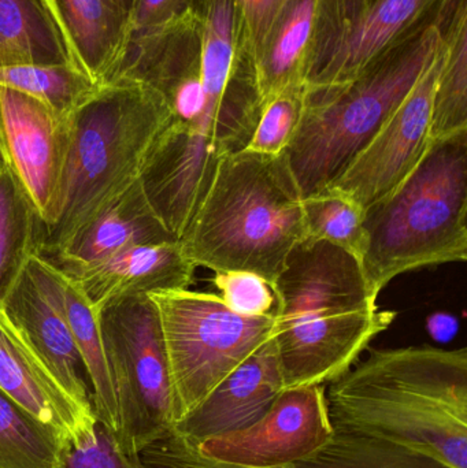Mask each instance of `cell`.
<instances>
[{
  "instance_id": "obj_22",
  "label": "cell",
  "mask_w": 467,
  "mask_h": 468,
  "mask_svg": "<svg viewBox=\"0 0 467 468\" xmlns=\"http://www.w3.org/2000/svg\"><path fill=\"white\" fill-rule=\"evenodd\" d=\"M70 439L0 389V468H62Z\"/></svg>"
},
{
  "instance_id": "obj_35",
  "label": "cell",
  "mask_w": 467,
  "mask_h": 468,
  "mask_svg": "<svg viewBox=\"0 0 467 468\" xmlns=\"http://www.w3.org/2000/svg\"><path fill=\"white\" fill-rule=\"evenodd\" d=\"M118 5L125 11V14L128 13L129 5H131L132 0H115Z\"/></svg>"
},
{
  "instance_id": "obj_8",
  "label": "cell",
  "mask_w": 467,
  "mask_h": 468,
  "mask_svg": "<svg viewBox=\"0 0 467 468\" xmlns=\"http://www.w3.org/2000/svg\"><path fill=\"white\" fill-rule=\"evenodd\" d=\"M115 395L118 444L136 458L173 428V390L158 310L148 294L112 300L96 311Z\"/></svg>"
},
{
  "instance_id": "obj_23",
  "label": "cell",
  "mask_w": 467,
  "mask_h": 468,
  "mask_svg": "<svg viewBox=\"0 0 467 468\" xmlns=\"http://www.w3.org/2000/svg\"><path fill=\"white\" fill-rule=\"evenodd\" d=\"M43 224L29 200L0 166V303L13 288L25 264L40 252Z\"/></svg>"
},
{
  "instance_id": "obj_25",
  "label": "cell",
  "mask_w": 467,
  "mask_h": 468,
  "mask_svg": "<svg viewBox=\"0 0 467 468\" xmlns=\"http://www.w3.org/2000/svg\"><path fill=\"white\" fill-rule=\"evenodd\" d=\"M0 85L32 96L63 117H70L101 87L68 62L0 68Z\"/></svg>"
},
{
  "instance_id": "obj_27",
  "label": "cell",
  "mask_w": 467,
  "mask_h": 468,
  "mask_svg": "<svg viewBox=\"0 0 467 468\" xmlns=\"http://www.w3.org/2000/svg\"><path fill=\"white\" fill-rule=\"evenodd\" d=\"M307 239H323L356 256L365 252V211L336 188L324 189L302 200Z\"/></svg>"
},
{
  "instance_id": "obj_18",
  "label": "cell",
  "mask_w": 467,
  "mask_h": 468,
  "mask_svg": "<svg viewBox=\"0 0 467 468\" xmlns=\"http://www.w3.org/2000/svg\"><path fill=\"white\" fill-rule=\"evenodd\" d=\"M318 2L288 0L257 57L249 63L262 104L288 88L303 87Z\"/></svg>"
},
{
  "instance_id": "obj_12",
  "label": "cell",
  "mask_w": 467,
  "mask_h": 468,
  "mask_svg": "<svg viewBox=\"0 0 467 468\" xmlns=\"http://www.w3.org/2000/svg\"><path fill=\"white\" fill-rule=\"evenodd\" d=\"M334 434L325 385L282 389L265 417L243 431L195 444L203 456L252 468L296 464Z\"/></svg>"
},
{
  "instance_id": "obj_5",
  "label": "cell",
  "mask_w": 467,
  "mask_h": 468,
  "mask_svg": "<svg viewBox=\"0 0 467 468\" xmlns=\"http://www.w3.org/2000/svg\"><path fill=\"white\" fill-rule=\"evenodd\" d=\"M450 2L356 79L306 92L301 123L284 153L302 197L331 186L419 81L440 51Z\"/></svg>"
},
{
  "instance_id": "obj_11",
  "label": "cell",
  "mask_w": 467,
  "mask_h": 468,
  "mask_svg": "<svg viewBox=\"0 0 467 468\" xmlns=\"http://www.w3.org/2000/svg\"><path fill=\"white\" fill-rule=\"evenodd\" d=\"M441 59L443 44L380 131L332 184L362 210L394 192L427 154L432 143L430 117Z\"/></svg>"
},
{
  "instance_id": "obj_10",
  "label": "cell",
  "mask_w": 467,
  "mask_h": 468,
  "mask_svg": "<svg viewBox=\"0 0 467 468\" xmlns=\"http://www.w3.org/2000/svg\"><path fill=\"white\" fill-rule=\"evenodd\" d=\"M70 147V117L0 85V166L24 192L43 232L54 224Z\"/></svg>"
},
{
  "instance_id": "obj_13",
  "label": "cell",
  "mask_w": 467,
  "mask_h": 468,
  "mask_svg": "<svg viewBox=\"0 0 467 468\" xmlns=\"http://www.w3.org/2000/svg\"><path fill=\"white\" fill-rule=\"evenodd\" d=\"M2 307L63 389L80 407L95 412L55 264L40 253L33 255L3 299Z\"/></svg>"
},
{
  "instance_id": "obj_16",
  "label": "cell",
  "mask_w": 467,
  "mask_h": 468,
  "mask_svg": "<svg viewBox=\"0 0 467 468\" xmlns=\"http://www.w3.org/2000/svg\"><path fill=\"white\" fill-rule=\"evenodd\" d=\"M0 389L70 441L92 431L95 412L80 407L11 324L0 303Z\"/></svg>"
},
{
  "instance_id": "obj_29",
  "label": "cell",
  "mask_w": 467,
  "mask_h": 468,
  "mask_svg": "<svg viewBox=\"0 0 467 468\" xmlns=\"http://www.w3.org/2000/svg\"><path fill=\"white\" fill-rule=\"evenodd\" d=\"M214 285L225 304L246 316L271 315L276 296L268 281L249 271L214 272Z\"/></svg>"
},
{
  "instance_id": "obj_33",
  "label": "cell",
  "mask_w": 467,
  "mask_h": 468,
  "mask_svg": "<svg viewBox=\"0 0 467 468\" xmlns=\"http://www.w3.org/2000/svg\"><path fill=\"white\" fill-rule=\"evenodd\" d=\"M194 7L195 0H132L125 16L121 49L132 36L164 27Z\"/></svg>"
},
{
  "instance_id": "obj_31",
  "label": "cell",
  "mask_w": 467,
  "mask_h": 468,
  "mask_svg": "<svg viewBox=\"0 0 467 468\" xmlns=\"http://www.w3.org/2000/svg\"><path fill=\"white\" fill-rule=\"evenodd\" d=\"M139 459L144 468H252L206 458L194 442L175 431L148 445L139 453ZM271 468H293V464Z\"/></svg>"
},
{
  "instance_id": "obj_15",
  "label": "cell",
  "mask_w": 467,
  "mask_h": 468,
  "mask_svg": "<svg viewBox=\"0 0 467 468\" xmlns=\"http://www.w3.org/2000/svg\"><path fill=\"white\" fill-rule=\"evenodd\" d=\"M195 270L194 261L175 239L134 245L69 278L96 313L122 297L188 289Z\"/></svg>"
},
{
  "instance_id": "obj_24",
  "label": "cell",
  "mask_w": 467,
  "mask_h": 468,
  "mask_svg": "<svg viewBox=\"0 0 467 468\" xmlns=\"http://www.w3.org/2000/svg\"><path fill=\"white\" fill-rule=\"evenodd\" d=\"M66 62L35 0H0V68Z\"/></svg>"
},
{
  "instance_id": "obj_14",
  "label": "cell",
  "mask_w": 467,
  "mask_h": 468,
  "mask_svg": "<svg viewBox=\"0 0 467 468\" xmlns=\"http://www.w3.org/2000/svg\"><path fill=\"white\" fill-rule=\"evenodd\" d=\"M284 389L273 337L222 379L172 431L194 444L243 431L265 417Z\"/></svg>"
},
{
  "instance_id": "obj_21",
  "label": "cell",
  "mask_w": 467,
  "mask_h": 468,
  "mask_svg": "<svg viewBox=\"0 0 467 468\" xmlns=\"http://www.w3.org/2000/svg\"><path fill=\"white\" fill-rule=\"evenodd\" d=\"M57 267V266H55ZM58 269V267H57ZM63 305L73 330L74 340L92 388V404L96 420L117 434L120 428L117 395L101 340L95 311L90 308L80 286L58 269Z\"/></svg>"
},
{
  "instance_id": "obj_20",
  "label": "cell",
  "mask_w": 467,
  "mask_h": 468,
  "mask_svg": "<svg viewBox=\"0 0 467 468\" xmlns=\"http://www.w3.org/2000/svg\"><path fill=\"white\" fill-rule=\"evenodd\" d=\"M467 132V5L451 0L443 24V59L433 96L430 139Z\"/></svg>"
},
{
  "instance_id": "obj_2",
  "label": "cell",
  "mask_w": 467,
  "mask_h": 468,
  "mask_svg": "<svg viewBox=\"0 0 467 468\" xmlns=\"http://www.w3.org/2000/svg\"><path fill=\"white\" fill-rule=\"evenodd\" d=\"M271 288L284 389L336 381L398 315L378 308L361 261L323 239L302 241Z\"/></svg>"
},
{
  "instance_id": "obj_30",
  "label": "cell",
  "mask_w": 467,
  "mask_h": 468,
  "mask_svg": "<svg viewBox=\"0 0 467 468\" xmlns=\"http://www.w3.org/2000/svg\"><path fill=\"white\" fill-rule=\"evenodd\" d=\"M62 468H144L139 456L131 458L121 450L111 429L96 420L90 433L70 441Z\"/></svg>"
},
{
  "instance_id": "obj_28",
  "label": "cell",
  "mask_w": 467,
  "mask_h": 468,
  "mask_svg": "<svg viewBox=\"0 0 467 468\" xmlns=\"http://www.w3.org/2000/svg\"><path fill=\"white\" fill-rule=\"evenodd\" d=\"M303 87L288 88L262 104L260 120L246 150L281 155L292 142L304 107Z\"/></svg>"
},
{
  "instance_id": "obj_4",
  "label": "cell",
  "mask_w": 467,
  "mask_h": 468,
  "mask_svg": "<svg viewBox=\"0 0 467 468\" xmlns=\"http://www.w3.org/2000/svg\"><path fill=\"white\" fill-rule=\"evenodd\" d=\"M170 121L166 98L133 79L101 84L70 115L57 218L41 234L43 258L57 255L112 197L139 180L154 143Z\"/></svg>"
},
{
  "instance_id": "obj_32",
  "label": "cell",
  "mask_w": 467,
  "mask_h": 468,
  "mask_svg": "<svg viewBox=\"0 0 467 468\" xmlns=\"http://www.w3.org/2000/svg\"><path fill=\"white\" fill-rule=\"evenodd\" d=\"M238 11L240 51L254 60L288 0H232Z\"/></svg>"
},
{
  "instance_id": "obj_9",
  "label": "cell",
  "mask_w": 467,
  "mask_h": 468,
  "mask_svg": "<svg viewBox=\"0 0 467 468\" xmlns=\"http://www.w3.org/2000/svg\"><path fill=\"white\" fill-rule=\"evenodd\" d=\"M447 0H320L304 92L339 87L405 40Z\"/></svg>"
},
{
  "instance_id": "obj_34",
  "label": "cell",
  "mask_w": 467,
  "mask_h": 468,
  "mask_svg": "<svg viewBox=\"0 0 467 468\" xmlns=\"http://www.w3.org/2000/svg\"><path fill=\"white\" fill-rule=\"evenodd\" d=\"M35 2L40 7L41 13L44 14L47 21H48L52 32L57 36V40L59 41L60 48H62L63 55H65L66 62L69 65L74 66V68L80 69L73 46H71L70 37H69L68 29H66L62 14H60L58 0H35Z\"/></svg>"
},
{
  "instance_id": "obj_3",
  "label": "cell",
  "mask_w": 467,
  "mask_h": 468,
  "mask_svg": "<svg viewBox=\"0 0 467 468\" xmlns=\"http://www.w3.org/2000/svg\"><path fill=\"white\" fill-rule=\"evenodd\" d=\"M302 200L285 154L243 150L219 162L178 241L196 267L254 272L273 286L307 239Z\"/></svg>"
},
{
  "instance_id": "obj_6",
  "label": "cell",
  "mask_w": 467,
  "mask_h": 468,
  "mask_svg": "<svg viewBox=\"0 0 467 468\" xmlns=\"http://www.w3.org/2000/svg\"><path fill=\"white\" fill-rule=\"evenodd\" d=\"M361 266L376 296L406 272L467 259V132L432 140L408 178L365 211Z\"/></svg>"
},
{
  "instance_id": "obj_17",
  "label": "cell",
  "mask_w": 467,
  "mask_h": 468,
  "mask_svg": "<svg viewBox=\"0 0 467 468\" xmlns=\"http://www.w3.org/2000/svg\"><path fill=\"white\" fill-rule=\"evenodd\" d=\"M148 203L140 180L112 197L68 244L48 259L68 277L128 248L175 241Z\"/></svg>"
},
{
  "instance_id": "obj_19",
  "label": "cell",
  "mask_w": 467,
  "mask_h": 468,
  "mask_svg": "<svg viewBox=\"0 0 467 468\" xmlns=\"http://www.w3.org/2000/svg\"><path fill=\"white\" fill-rule=\"evenodd\" d=\"M80 69L103 84L120 57L125 11L115 0H58Z\"/></svg>"
},
{
  "instance_id": "obj_7",
  "label": "cell",
  "mask_w": 467,
  "mask_h": 468,
  "mask_svg": "<svg viewBox=\"0 0 467 468\" xmlns=\"http://www.w3.org/2000/svg\"><path fill=\"white\" fill-rule=\"evenodd\" d=\"M158 310L173 390V426L273 337L274 315L246 316L218 294L177 289L148 294Z\"/></svg>"
},
{
  "instance_id": "obj_26",
  "label": "cell",
  "mask_w": 467,
  "mask_h": 468,
  "mask_svg": "<svg viewBox=\"0 0 467 468\" xmlns=\"http://www.w3.org/2000/svg\"><path fill=\"white\" fill-rule=\"evenodd\" d=\"M293 468H451L411 448L334 429L331 441Z\"/></svg>"
},
{
  "instance_id": "obj_1",
  "label": "cell",
  "mask_w": 467,
  "mask_h": 468,
  "mask_svg": "<svg viewBox=\"0 0 467 468\" xmlns=\"http://www.w3.org/2000/svg\"><path fill=\"white\" fill-rule=\"evenodd\" d=\"M337 431L467 468V349H369L326 392Z\"/></svg>"
}]
</instances>
